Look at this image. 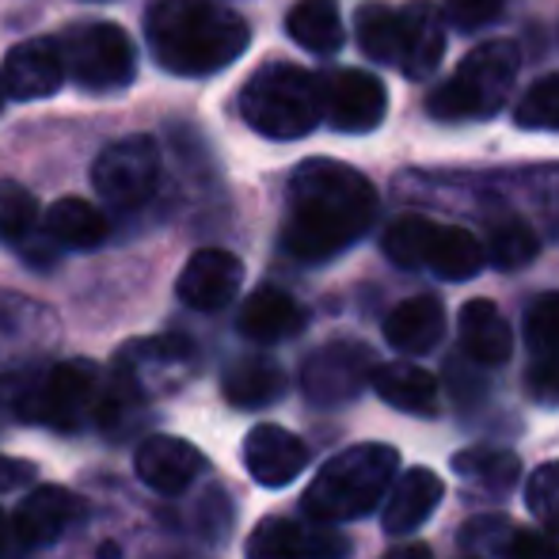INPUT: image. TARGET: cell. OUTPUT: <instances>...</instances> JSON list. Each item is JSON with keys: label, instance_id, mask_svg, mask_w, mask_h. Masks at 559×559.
<instances>
[{"label": "cell", "instance_id": "1", "mask_svg": "<svg viewBox=\"0 0 559 559\" xmlns=\"http://www.w3.org/2000/svg\"><path fill=\"white\" fill-rule=\"evenodd\" d=\"M377 217V191L358 168L338 160H305L286 187L282 248L301 263H324L366 236Z\"/></svg>", "mask_w": 559, "mask_h": 559}, {"label": "cell", "instance_id": "2", "mask_svg": "<svg viewBox=\"0 0 559 559\" xmlns=\"http://www.w3.org/2000/svg\"><path fill=\"white\" fill-rule=\"evenodd\" d=\"M145 38L160 69L176 76H210L248 50L251 31L243 15L217 0H153Z\"/></svg>", "mask_w": 559, "mask_h": 559}, {"label": "cell", "instance_id": "3", "mask_svg": "<svg viewBox=\"0 0 559 559\" xmlns=\"http://www.w3.org/2000/svg\"><path fill=\"white\" fill-rule=\"evenodd\" d=\"M396 464L400 453L381 442L343 449L309 484V491L301 499L305 514L320 525L354 522V518L369 514L381 502V495L389 491L392 476H396Z\"/></svg>", "mask_w": 559, "mask_h": 559}, {"label": "cell", "instance_id": "4", "mask_svg": "<svg viewBox=\"0 0 559 559\" xmlns=\"http://www.w3.org/2000/svg\"><path fill=\"white\" fill-rule=\"evenodd\" d=\"M240 115L255 133L271 141H297L324 118V88L309 69L271 61L255 69L240 88Z\"/></svg>", "mask_w": 559, "mask_h": 559}, {"label": "cell", "instance_id": "5", "mask_svg": "<svg viewBox=\"0 0 559 559\" xmlns=\"http://www.w3.org/2000/svg\"><path fill=\"white\" fill-rule=\"evenodd\" d=\"M518 46L507 38L484 43L456 66L442 88L427 99V111L438 122H476V118L495 115L510 96V84L518 76Z\"/></svg>", "mask_w": 559, "mask_h": 559}, {"label": "cell", "instance_id": "6", "mask_svg": "<svg viewBox=\"0 0 559 559\" xmlns=\"http://www.w3.org/2000/svg\"><path fill=\"white\" fill-rule=\"evenodd\" d=\"M58 50L66 76H73L84 92H122L138 76V50L118 23H73L61 31Z\"/></svg>", "mask_w": 559, "mask_h": 559}, {"label": "cell", "instance_id": "7", "mask_svg": "<svg viewBox=\"0 0 559 559\" xmlns=\"http://www.w3.org/2000/svg\"><path fill=\"white\" fill-rule=\"evenodd\" d=\"M104 377L99 366L84 358L61 361L53 366L43 381L31 389L27 404H20V412L35 423H50L61 430H76L88 419H96L104 412Z\"/></svg>", "mask_w": 559, "mask_h": 559}, {"label": "cell", "instance_id": "8", "mask_svg": "<svg viewBox=\"0 0 559 559\" xmlns=\"http://www.w3.org/2000/svg\"><path fill=\"white\" fill-rule=\"evenodd\" d=\"M92 183H96L99 199H107L118 210H138L153 199L156 183H160V148L145 133H130V138L107 145L96 156L92 168Z\"/></svg>", "mask_w": 559, "mask_h": 559}, {"label": "cell", "instance_id": "9", "mask_svg": "<svg viewBox=\"0 0 559 559\" xmlns=\"http://www.w3.org/2000/svg\"><path fill=\"white\" fill-rule=\"evenodd\" d=\"M373 354L366 350L361 343H328L305 361L301 373V389L312 404L320 407H335L343 400L358 396L361 384L373 381Z\"/></svg>", "mask_w": 559, "mask_h": 559}, {"label": "cell", "instance_id": "10", "mask_svg": "<svg viewBox=\"0 0 559 559\" xmlns=\"http://www.w3.org/2000/svg\"><path fill=\"white\" fill-rule=\"evenodd\" d=\"M324 88V118L338 133H369L384 122L389 92L366 69H335L320 76Z\"/></svg>", "mask_w": 559, "mask_h": 559}, {"label": "cell", "instance_id": "11", "mask_svg": "<svg viewBox=\"0 0 559 559\" xmlns=\"http://www.w3.org/2000/svg\"><path fill=\"white\" fill-rule=\"evenodd\" d=\"M243 282V263L225 248H202L187 259L183 274L176 282V294L187 309L199 312H217L240 294Z\"/></svg>", "mask_w": 559, "mask_h": 559}, {"label": "cell", "instance_id": "12", "mask_svg": "<svg viewBox=\"0 0 559 559\" xmlns=\"http://www.w3.org/2000/svg\"><path fill=\"white\" fill-rule=\"evenodd\" d=\"M61 81H66V61H61L53 38H27V43L12 46V53L0 66V88L20 104L53 96Z\"/></svg>", "mask_w": 559, "mask_h": 559}, {"label": "cell", "instance_id": "13", "mask_svg": "<svg viewBox=\"0 0 559 559\" xmlns=\"http://www.w3.org/2000/svg\"><path fill=\"white\" fill-rule=\"evenodd\" d=\"M350 545L332 530H309V525L266 518L248 537V559H346Z\"/></svg>", "mask_w": 559, "mask_h": 559}, {"label": "cell", "instance_id": "14", "mask_svg": "<svg viewBox=\"0 0 559 559\" xmlns=\"http://www.w3.org/2000/svg\"><path fill=\"white\" fill-rule=\"evenodd\" d=\"M243 464H248L255 484L286 487L305 472L309 449H305V442L297 435L274 427V423H263V427H255L243 438Z\"/></svg>", "mask_w": 559, "mask_h": 559}, {"label": "cell", "instance_id": "15", "mask_svg": "<svg viewBox=\"0 0 559 559\" xmlns=\"http://www.w3.org/2000/svg\"><path fill=\"white\" fill-rule=\"evenodd\" d=\"M202 453L194 449L191 442L183 438H168V435H156V438H145L138 449V479L145 487L160 495H183L194 479L202 476Z\"/></svg>", "mask_w": 559, "mask_h": 559}, {"label": "cell", "instance_id": "16", "mask_svg": "<svg viewBox=\"0 0 559 559\" xmlns=\"http://www.w3.org/2000/svg\"><path fill=\"white\" fill-rule=\"evenodd\" d=\"M445 53V15L430 0H412L400 12V61L412 81H427Z\"/></svg>", "mask_w": 559, "mask_h": 559}, {"label": "cell", "instance_id": "17", "mask_svg": "<svg viewBox=\"0 0 559 559\" xmlns=\"http://www.w3.org/2000/svg\"><path fill=\"white\" fill-rule=\"evenodd\" d=\"M76 514H81V507H76V499L66 487L43 484L31 495H23L12 522H15V533H20L23 548H38V545L58 540L61 533L76 522Z\"/></svg>", "mask_w": 559, "mask_h": 559}, {"label": "cell", "instance_id": "18", "mask_svg": "<svg viewBox=\"0 0 559 559\" xmlns=\"http://www.w3.org/2000/svg\"><path fill=\"white\" fill-rule=\"evenodd\" d=\"M236 328L251 343H282V338H294L305 332V309L286 289L263 286L243 301Z\"/></svg>", "mask_w": 559, "mask_h": 559}, {"label": "cell", "instance_id": "19", "mask_svg": "<svg viewBox=\"0 0 559 559\" xmlns=\"http://www.w3.org/2000/svg\"><path fill=\"white\" fill-rule=\"evenodd\" d=\"M445 495V484L435 476L430 468H407L400 476V484L392 487L389 502H384V533L392 537H404V533H415L430 514L438 510Z\"/></svg>", "mask_w": 559, "mask_h": 559}, {"label": "cell", "instance_id": "20", "mask_svg": "<svg viewBox=\"0 0 559 559\" xmlns=\"http://www.w3.org/2000/svg\"><path fill=\"white\" fill-rule=\"evenodd\" d=\"M445 332V309L438 297L419 294V297H407L404 305L389 312L384 320V338L389 346H396L400 354H427L435 350V343Z\"/></svg>", "mask_w": 559, "mask_h": 559}, {"label": "cell", "instance_id": "21", "mask_svg": "<svg viewBox=\"0 0 559 559\" xmlns=\"http://www.w3.org/2000/svg\"><path fill=\"white\" fill-rule=\"evenodd\" d=\"M461 346L479 366H502L514 354V332L491 301L476 297L461 309Z\"/></svg>", "mask_w": 559, "mask_h": 559}, {"label": "cell", "instance_id": "22", "mask_svg": "<svg viewBox=\"0 0 559 559\" xmlns=\"http://www.w3.org/2000/svg\"><path fill=\"white\" fill-rule=\"evenodd\" d=\"M373 392L407 415H435L438 412V381L430 369L412 366V361H389L373 369Z\"/></svg>", "mask_w": 559, "mask_h": 559}, {"label": "cell", "instance_id": "23", "mask_svg": "<svg viewBox=\"0 0 559 559\" xmlns=\"http://www.w3.org/2000/svg\"><path fill=\"white\" fill-rule=\"evenodd\" d=\"M472 552H491L499 559H559L556 545L545 533L514 530L507 518H479L464 533Z\"/></svg>", "mask_w": 559, "mask_h": 559}, {"label": "cell", "instance_id": "24", "mask_svg": "<svg viewBox=\"0 0 559 559\" xmlns=\"http://www.w3.org/2000/svg\"><path fill=\"white\" fill-rule=\"evenodd\" d=\"M43 233L53 248L88 251V248H99V243L107 240V217L84 199H61L46 210Z\"/></svg>", "mask_w": 559, "mask_h": 559}, {"label": "cell", "instance_id": "25", "mask_svg": "<svg viewBox=\"0 0 559 559\" xmlns=\"http://www.w3.org/2000/svg\"><path fill=\"white\" fill-rule=\"evenodd\" d=\"M487 263V248L468 233V228L456 225H435V236H430L427 248V271L442 274L449 282H464L476 278Z\"/></svg>", "mask_w": 559, "mask_h": 559}, {"label": "cell", "instance_id": "26", "mask_svg": "<svg viewBox=\"0 0 559 559\" xmlns=\"http://www.w3.org/2000/svg\"><path fill=\"white\" fill-rule=\"evenodd\" d=\"M222 392L236 407H266L286 392V373L271 358H240L225 369Z\"/></svg>", "mask_w": 559, "mask_h": 559}, {"label": "cell", "instance_id": "27", "mask_svg": "<svg viewBox=\"0 0 559 559\" xmlns=\"http://www.w3.org/2000/svg\"><path fill=\"white\" fill-rule=\"evenodd\" d=\"M286 31L312 53H335L343 46V15L335 0H297L286 15Z\"/></svg>", "mask_w": 559, "mask_h": 559}, {"label": "cell", "instance_id": "28", "mask_svg": "<svg viewBox=\"0 0 559 559\" xmlns=\"http://www.w3.org/2000/svg\"><path fill=\"white\" fill-rule=\"evenodd\" d=\"M453 468L461 479H468L472 487L487 495H502L522 479V461H518L510 449H491V445H479V449H464V453L453 456Z\"/></svg>", "mask_w": 559, "mask_h": 559}, {"label": "cell", "instance_id": "29", "mask_svg": "<svg viewBox=\"0 0 559 559\" xmlns=\"http://www.w3.org/2000/svg\"><path fill=\"white\" fill-rule=\"evenodd\" d=\"M354 35L366 58L373 61H400V12H392L381 0H369L354 15Z\"/></svg>", "mask_w": 559, "mask_h": 559}, {"label": "cell", "instance_id": "30", "mask_svg": "<svg viewBox=\"0 0 559 559\" xmlns=\"http://www.w3.org/2000/svg\"><path fill=\"white\" fill-rule=\"evenodd\" d=\"M435 225L438 222H430V217H415V214L392 222L381 236L384 255H389L396 266H407V271L427 266V248H430V236H435Z\"/></svg>", "mask_w": 559, "mask_h": 559}, {"label": "cell", "instance_id": "31", "mask_svg": "<svg viewBox=\"0 0 559 559\" xmlns=\"http://www.w3.org/2000/svg\"><path fill=\"white\" fill-rule=\"evenodd\" d=\"M38 233V202L20 183L0 179V240L8 243H31Z\"/></svg>", "mask_w": 559, "mask_h": 559}, {"label": "cell", "instance_id": "32", "mask_svg": "<svg viewBox=\"0 0 559 559\" xmlns=\"http://www.w3.org/2000/svg\"><path fill=\"white\" fill-rule=\"evenodd\" d=\"M540 251L537 236H533V228L525 222H518V217H507V222L491 225V243H487V259H491L495 266H502V271H518V266L533 263Z\"/></svg>", "mask_w": 559, "mask_h": 559}, {"label": "cell", "instance_id": "33", "mask_svg": "<svg viewBox=\"0 0 559 559\" xmlns=\"http://www.w3.org/2000/svg\"><path fill=\"white\" fill-rule=\"evenodd\" d=\"M514 122L522 130H559V73H548L533 84L518 104Z\"/></svg>", "mask_w": 559, "mask_h": 559}, {"label": "cell", "instance_id": "34", "mask_svg": "<svg viewBox=\"0 0 559 559\" xmlns=\"http://www.w3.org/2000/svg\"><path fill=\"white\" fill-rule=\"evenodd\" d=\"M525 502L548 533H559V461H548L533 472L525 484Z\"/></svg>", "mask_w": 559, "mask_h": 559}, {"label": "cell", "instance_id": "35", "mask_svg": "<svg viewBox=\"0 0 559 559\" xmlns=\"http://www.w3.org/2000/svg\"><path fill=\"white\" fill-rule=\"evenodd\" d=\"M525 338L537 354H559V294H545L525 312Z\"/></svg>", "mask_w": 559, "mask_h": 559}, {"label": "cell", "instance_id": "36", "mask_svg": "<svg viewBox=\"0 0 559 559\" xmlns=\"http://www.w3.org/2000/svg\"><path fill=\"white\" fill-rule=\"evenodd\" d=\"M525 392L537 404H559V354H537V361L525 369Z\"/></svg>", "mask_w": 559, "mask_h": 559}, {"label": "cell", "instance_id": "37", "mask_svg": "<svg viewBox=\"0 0 559 559\" xmlns=\"http://www.w3.org/2000/svg\"><path fill=\"white\" fill-rule=\"evenodd\" d=\"M507 0H445V15L453 20V27L461 31H476L484 23H491L502 12Z\"/></svg>", "mask_w": 559, "mask_h": 559}, {"label": "cell", "instance_id": "38", "mask_svg": "<svg viewBox=\"0 0 559 559\" xmlns=\"http://www.w3.org/2000/svg\"><path fill=\"white\" fill-rule=\"evenodd\" d=\"M35 476H38V468L31 461H20V456L0 453V495L23 491L27 484H35Z\"/></svg>", "mask_w": 559, "mask_h": 559}, {"label": "cell", "instance_id": "39", "mask_svg": "<svg viewBox=\"0 0 559 559\" xmlns=\"http://www.w3.org/2000/svg\"><path fill=\"white\" fill-rule=\"evenodd\" d=\"M27 548H23L20 533H15V522L0 510V559H20Z\"/></svg>", "mask_w": 559, "mask_h": 559}, {"label": "cell", "instance_id": "40", "mask_svg": "<svg viewBox=\"0 0 559 559\" xmlns=\"http://www.w3.org/2000/svg\"><path fill=\"white\" fill-rule=\"evenodd\" d=\"M384 559H435V548H430V545H419V540H412V545L384 552Z\"/></svg>", "mask_w": 559, "mask_h": 559}, {"label": "cell", "instance_id": "41", "mask_svg": "<svg viewBox=\"0 0 559 559\" xmlns=\"http://www.w3.org/2000/svg\"><path fill=\"white\" fill-rule=\"evenodd\" d=\"M0 111H4V88H0Z\"/></svg>", "mask_w": 559, "mask_h": 559}]
</instances>
